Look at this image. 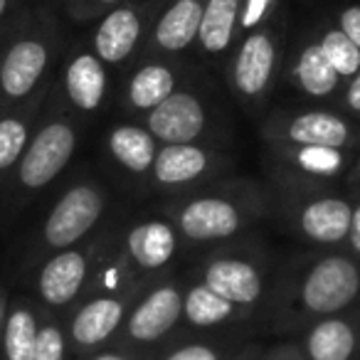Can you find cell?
<instances>
[{
  "label": "cell",
  "instance_id": "7",
  "mask_svg": "<svg viewBox=\"0 0 360 360\" xmlns=\"http://www.w3.org/2000/svg\"><path fill=\"white\" fill-rule=\"evenodd\" d=\"M274 271V262L262 247L237 245L235 240L212 250L198 264L195 279L240 309L255 311L266 304Z\"/></svg>",
  "mask_w": 360,
  "mask_h": 360
},
{
  "label": "cell",
  "instance_id": "5",
  "mask_svg": "<svg viewBox=\"0 0 360 360\" xmlns=\"http://www.w3.org/2000/svg\"><path fill=\"white\" fill-rule=\"evenodd\" d=\"M109 191L91 175L77 178L65 188L50 205L37 235L32 237V262L40 264L50 255L70 250L89 237H94L96 227L104 225L109 210Z\"/></svg>",
  "mask_w": 360,
  "mask_h": 360
},
{
  "label": "cell",
  "instance_id": "17",
  "mask_svg": "<svg viewBox=\"0 0 360 360\" xmlns=\"http://www.w3.org/2000/svg\"><path fill=\"white\" fill-rule=\"evenodd\" d=\"M119 240L134 269L146 279L163 276L183 245L175 225L163 212L153 217H141L134 225L124 227L119 232Z\"/></svg>",
  "mask_w": 360,
  "mask_h": 360
},
{
  "label": "cell",
  "instance_id": "18",
  "mask_svg": "<svg viewBox=\"0 0 360 360\" xmlns=\"http://www.w3.org/2000/svg\"><path fill=\"white\" fill-rule=\"evenodd\" d=\"M183 84H188V72L180 60L139 57L121 89V106L131 116H146Z\"/></svg>",
  "mask_w": 360,
  "mask_h": 360
},
{
  "label": "cell",
  "instance_id": "33",
  "mask_svg": "<svg viewBox=\"0 0 360 360\" xmlns=\"http://www.w3.org/2000/svg\"><path fill=\"white\" fill-rule=\"evenodd\" d=\"M335 27L360 50V3H350V6L340 8L335 13Z\"/></svg>",
  "mask_w": 360,
  "mask_h": 360
},
{
  "label": "cell",
  "instance_id": "15",
  "mask_svg": "<svg viewBox=\"0 0 360 360\" xmlns=\"http://www.w3.org/2000/svg\"><path fill=\"white\" fill-rule=\"evenodd\" d=\"M143 289L126 291V294L82 296L75 304V311L70 314V319L65 321L72 355L84 358V355L114 343L126 316H129V309L143 294Z\"/></svg>",
  "mask_w": 360,
  "mask_h": 360
},
{
  "label": "cell",
  "instance_id": "36",
  "mask_svg": "<svg viewBox=\"0 0 360 360\" xmlns=\"http://www.w3.org/2000/svg\"><path fill=\"white\" fill-rule=\"evenodd\" d=\"M343 109L348 111V114H353V116H360V72L348 82V84H345Z\"/></svg>",
  "mask_w": 360,
  "mask_h": 360
},
{
  "label": "cell",
  "instance_id": "1",
  "mask_svg": "<svg viewBox=\"0 0 360 360\" xmlns=\"http://www.w3.org/2000/svg\"><path fill=\"white\" fill-rule=\"evenodd\" d=\"M274 330H299L360 306V262L348 252L296 257L274 271L269 296Z\"/></svg>",
  "mask_w": 360,
  "mask_h": 360
},
{
  "label": "cell",
  "instance_id": "38",
  "mask_svg": "<svg viewBox=\"0 0 360 360\" xmlns=\"http://www.w3.org/2000/svg\"><path fill=\"white\" fill-rule=\"evenodd\" d=\"M20 3H22V0H0V25H3V22L15 20V18H18L15 8L20 6Z\"/></svg>",
  "mask_w": 360,
  "mask_h": 360
},
{
  "label": "cell",
  "instance_id": "27",
  "mask_svg": "<svg viewBox=\"0 0 360 360\" xmlns=\"http://www.w3.org/2000/svg\"><path fill=\"white\" fill-rule=\"evenodd\" d=\"M40 333V314L27 299L11 301L6 326L0 333L3 360H32Z\"/></svg>",
  "mask_w": 360,
  "mask_h": 360
},
{
  "label": "cell",
  "instance_id": "28",
  "mask_svg": "<svg viewBox=\"0 0 360 360\" xmlns=\"http://www.w3.org/2000/svg\"><path fill=\"white\" fill-rule=\"evenodd\" d=\"M323 50L326 60L333 65V70L338 72V77L343 82H350L360 72V50L338 30V27H326L321 30V35L316 37Z\"/></svg>",
  "mask_w": 360,
  "mask_h": 360
},
{
  "label": "cell",
  "instance_id": "2",
  "mask_svg": "<svg viewBox=\"0 0 360 360\" xmlns=\"http://www.w3.org/2000/svg\"><path fill=\"white\" fill-rule=\"evenodd\" d=\"M274 207V198L250 178H222L165 198L163 215L188 247H217L247 235Z\"/></svg>",
  "mask_w": 360,
  "mask_h": 360
},
{
  "label": "cell",
  "instance_id": "14",
  "mask_svg": "<svg viewBox=\"0 0 360 360\" xmlns=\"http://www.w3.org/2000/svg\"><path fill=\"white\" fill-rule=\"evenodd\" d=\"M101 240H104V230L82 245L55 252L37 264L35 294L42 306H47L50 311H65L84 296Z\"/></svg>",
  "mask_w": 360,
  "mask_h": 360
},
{
  "label": "cell",
  "instance_id": "23",
  "mask_svg": "<svg viewBox=\"0 0 360 360\" xmlns=\"http://www.w3.org/2000/svg\"><path fill=\"white\" fill-rule=\"evenodd\" d=\"M50 89L37 94L27 104L18 106V109L0 114V188L8 186L13 170L20 163L22 153H25L27 143L32 139V131H35L37 121L45 111Z\"/></svg>",
  "mask_w": 360,
  "mask_h": 360
},
{
  "label": "cell",
  "instance_id": "24",
  "mask_svg": "<svg viewBox=\"0 0 360 360\" xmlns=\"http://www.w3.org/2000/svg\"><path fill=\"white\" fill-rule=\"evenodd\" d=\"M160 143L155 136L141 124L134 121H121V124L111 126L106 134V150H109L111 160L124 170L131 178L148 180V173L153 168V160L158 155Z\"/></svg>",
  "mask_w": 360,
  "mask_h": 360
},
{
  "label": "cell",
  "instance_id": "31",
  "mask_svg": "<svg viewBox=\"0 0 360 360\" xmlns=\"http://www.w3.org/2000/svg\"><path fill=\"white\" fill-rule=\"evenodd\" d=\"M62 3H65V15L72 22L86 25V22H96L109 11L124 6L129 0H62Z\"/></svg>",
  "mask_w": 360,
  "mask_h": 360
},
{
  "label": "cell",
  "instance_id": "10",
  "mask_svg": "<svg viewBox=\"0 0 360 360\" xmlns=\"http://www.w3.org/2000/svg\"><path fill=\"white\" fill-rule=\"evenodd\" d=\"M235 170V158L217 143H165L148 173V188L165 198L195 191Z\"/></svg>",
  "mask_w": 360,
  "mask_h": 360
},
{
  "label": "cell",
  "instance_id": "13",
  "mask_svg": "<svg viewBox=\"0 0 360 360\" xmlns=\"http://www.w3.org/2000/svg\"><path fill=\"white\" fill-rule=\"evenodd\" d=\"M163 0H129L96 20L89 50L109 70H124L143 55L150 25Z\"/></svg>",
  "mask_w": 360,
  "mask_h": 360
},
{
  "label": "cell",
  "instance_id": "4",
  "mask_svg": "<svg viewBox=\"0 0 360 360\" xmlns=\"http://www.w3.org/2000/svg\"><path fill=\"white\" fill-rule=\"evenodd\" d=\"M47 114L40 116L32 139L8 180V200L13 210H22L42 191L55 183L79 148V124L47 96Z\"/></svg>",
  "mask_w": 360,
  "mask_h": 360
},
{
  "label": "cell",
  "instance_id": "3",
  "mask_svg": "<svg viewBox=\"0 0 360 360\" xmlns=\"http://www.w3.org/2000/svg\"><path fill=\"white\" fill-rule=\"evenodd\" d=\"M62 52L65 32L55 13H20L6 27V45L0 50V114L50 89Z\"/></svg>",
  "mask_w": 360,
  "mask_h": 360
},
{
  "label": "cell",
  "instance_id": "32",
  "mask_svg": "<svg viewBox=\"0 0 360 360\" xmlns=\"http://www.w3.org/2000/svg\"><path fill=\"white\" fill-rule=\"evenodd\" d=\"M281 0H245L242 3V18H240V37L247 35L255 27L264 25L276 11Z\"/></svg>",
  "mask_w": 360,
  "mask_h": 360
},
{
  "label": "cell",
  "instance_id": "26",
  "mask_svg": "<svg viewBox=\"0 0 360 360\" xmlns=\"http://www.w3.org/2000/svg\"><path fill=\"white\" fill-rule=\"evenodd\" d=\"M289 82L294 89L306 94L309 99H330L340 89L343 79L326 60L319 40H309L299 47L289 62Z\"/></svg>",
  "mask_w": 360,
  "mask_h": 360
},
{
  "label": "cell",
  "instance_id": "21",
  "mask_svg": "<svg viewBox=\"0 0 360 360\" xmlns=\"http://www.w3.org/2000/svg\"><path fill=\"white\" fill-rule=\"evenodd\" d=\"M299 348L306 360H355L360 355V306L306 326Z\"/></svg>",
  "mask_w": 360,
  "mask_h": 360
},
{
  "label": "cell",
  "instance_id": "8",
  "mask_svg": "<svg viewBox=\"0 0 360 360\" xmlns=\"http://www.w3.org/2000/svg\"><path fill=\"white\" fill-rule=\"evenodd\" d=\"M281 220L294 237L314 247H343L348 242L353 200L330 188L279 186Z\"/></svg>",
  "mask_w": 360,
  "mask_h": 360
},
{
  "label": "cell",
  "instance_id": "40",
  "mask_svg": "<svg viewBox=\"0 0 360 360\" xmlns=\"http://www.w3.org/2000/svg\"><path fill=\"white\" fill-rule=\"evenodd\" d=\"M345 180H348L353 188H358V191H360V155H355V160H353V165H350Z\"/></svg>",
  "mask_w": 360,
  "mask_h": 360
},
{
  "label": "cell",
  "instance_id": "42",
  "mask_svg": "<svg viewBox=\"0 0 360 360\" xmlns=\"http://www.w3.org/2000/svg\"><path fill=\"white\" fill-rule=\"evenodd\" d=\"M42 3H50V0H42Z\"/></svg>",
  "mask_w": 360,
  "mask_h": 360
},
{
  "label": "cell",
  "instance_id": "35",
  "mask_svg": "<svg viewBox=\"0 0 360 360\" xmlns=\"http://www.w3.org/2000/svg\"><path fill=\"white\" fill-rule=\"evenodd\" d=\"M348 255H353L360 262V198L353 202V220H350V232H348Z\"/></svg>",
  "mask_w": 360,
  "mask_h": 360
},
{
  "label": "cell",
  "instance_id": "6",
  "mask_svg": "<svg viewBox=\"0 0 360 360\" xmlns=\"http://www.w3.org/2000/svg\"><path fill=\"white\" fill-rule=\"evenodd\" d=\"M286 47V18L281 8L247 35L240 37L227 62V82L235 99L250 114H257L266 104L276 79Z\"/></svg>",
  "mask_w": 360,
  "mask_h": 360
},
{
  "label": "cell",
  "instance_id": "16",
  "mask_svg": "<svg viewBox=\"0 0 360 360\" xmlns=\"http://www.w3.org/2000/svg\"><path fill=\"white\" fill-rule=\"evenodd\" d=\"M276 186L330 188L345 180L355 153L328 146H269Z\"/></svg>",
  "mask_w": 360,
  "mask_h": 360
},
{
  "label": "cell",
  "instance_id": "39",
  "mask_svg": "<svg viewBox=\"0 0 360 360\" xmlns=\"http://www.w3.org/2000/svg\"><path fill=\"white\" fill-rule=\"evenodd\" d=\"M264 355H262V350L257 348V345H245V350L242 353H235L232 358L227 360H262Z\"/></svg>",
  "mask_w": 360,
  "mask_h": 360
},
{
  "label": "cell",
  "instance_id": "20",
  "mask_svg": "<svg viewBox=\"0 0 360 360\" xmlns=\"http://www.w3.org/2000/svg\"><path fill=\"white\" fill-rule=\"evenodd\" d=\"M60 84L67 106L79 116H94L104 109L109 94V67L89 50L77 47L60 70Z\"/></svg>",
  "mask_w": 360,
  "mask_h": 360
},
{
  "label": "cell",
  "instance_id": "30",
  "mask_svg": "<svg viewBox=\"0 0 360 360\" xmlns=\"http://www.w3.org/2000/svg\"><path fill=\"white\" fill-rule=\"evenodd\" d=\"M32 360H72L65 321L55 319V316L40 319V333H37V345Z\"/></svg>",
  "mask_w": 360,
  "mask_h": 360
},
{
  "label": "cell",
  "instance_id": "11",
  "mask_svg": "<svg viewBox=\"0 0 360 360\" xmlns=\"http://www.w3.org/2000/svg\"><path fill=\"white\" fill-rule=\"evenodd\" d=\"M143 126L165 143H215L212 131L220 126L217 104L195 82L180 86L160 106L143 116Z\"/></svg>",
  "mask_w": 360,
  "mask_h": 360
},
{
  "label": "cell",
  "instance_id": "22",
  "mask_svg": "<svg viewBox=\"0 0 360 360\" xmlns=\"http://www.w3.org/2000/svg\"><path fill=\"white\" fill-rule=\"evenodd\" d=\"M245 0H205L202 8L198 55L212 70H225L235 45L240 42V18Z\"/></svg>",
  "mask_w": 360,
  "mask_h": 360
},
{
  "label": "cell",
  "instance_id": "25",
  "mask_svg": "<svg viewBox=\"0 0 360 360\" xmlns=\"http://www.w3.org/2000/svg\"><path fill=\"white\" fill-rule=\"evenodd\" d=\"M252 311L235 306L232 301L222 299L220 294L205 286L202 281L186 279V296H183V326L193 330H215L227 326L245 323Z\"/></svg>",
  "mask_w": 360,
  "mask_h": 360
},
{
  "label": "cell",
  "instance_id": "9",
  "mask_svg": "<svg viewBox=\"0 0 360 360\" xmlns=\"http://www.w3.org/2000/svg\"><path fill=\"white\" fill-rule=\"evenodd\" d=\"M183 296L186 279L158 276L129 309L114 343L148 355L150 348H163L183 326Z\"/></svg>",
  "mask_w": 360,
  "mask_h": 360
},
{
  "label": "cell",
  "instance_id": "19",
  "mask_svg": "<svg viewBox=\"0 0 360 360\" xmlns=\"http://www.w3.org/2000/svg\"><path fill=\"white\" fill-rule=\"evenodd\" d=\"M205 0H163L141 57L180 60L198 45Z\"/></svg>",
  "mask_w": 360,
  "mask_h": 360
},
{
  "label": "cell",
  "instance_id": "34",
  "mask_svg": "<svg viewBox=\"0 0 360 360\" xmlns=\"http://www.w3.org/2000/svg\"><path fill=\"white\" fill-rule=\"evenodd\" d=\"M79 360H150V358L143 353H136V350H131V348H124V345L111 343V345H106V348L94 350V353L84 355V358H79Z\"/></svg>",
  "mask_w": 360,
  "mask_h": 360
},
{
  "label": "cell",
  "instance_id": "41",
  "mask_svg": "<svg viewBox=\"0 0 360 360\" xmlns=\"http://www.w3.org/2000/svg\"><path fill=\"white\" fill-rule=\"evenodd\" d=\"M8 309H11V301L6 299V291L0 289V333H3V326H6Z\"/></svg>",
  "mask_w": 360,
  "mask_h": 360
},
{
  "label": "cell",
  "instance_id": "37",
  "mask_svg": "<svg viewBox=\"0 0 360 360\" xmlns=\"http://www.w3.org/2000/svg\"><path fill=\"white\" fill-rule=\"evenodd\" d=\"M262 360H306V358H304V353H301L299 345L284 343V345H279L274 353H269L266 358H262Z\"/></svg>",
  "mask_w": 360,
  "mask_h": 360
},
{
  "label": "cell",
  "instance_id": "29",
  "mask_svg": "<svg viewBox=\"0 0 360 360\" xmlns=\"http://www.w3.org/2000/svg\"><path fill=\"white\" fill-rule=\"evenodd\" d=\"M232 348L230 338H186L170 343L160 360H227Z\"/></svg>",
  "mask_w": 360,
  "mask_h": 360
},
{
  "label": "cell",
  "instance_id": "12",
  "mask_svg": "<svg viewBox=\"0 0 360 360\" xmlns=\"http://www.w3.org/2000/svg\"><path fill=\"white\" fill-rule=\"evenodd\" d=\"M269 146H328V148H360V126L350 116L328 109H286L264 121Z\"/></svg>",
  "mask_w": 360,
  "mask_h": 360
}]
</instances>
